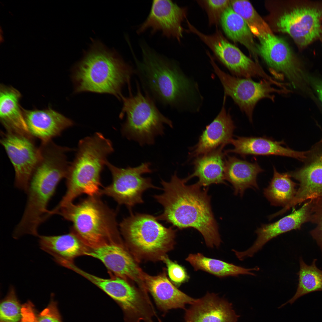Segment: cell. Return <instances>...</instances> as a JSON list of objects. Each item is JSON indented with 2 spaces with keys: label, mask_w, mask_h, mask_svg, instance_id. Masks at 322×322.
Instances as JSON below:
<instances>
[{
  "label": "cell",
  "mask_w": 322,
  "mask_h": 322,
  "mask_svg": "<svg viewBox=\"0 0 322 322\" xmlns=\"http://www.w3.org/2000/svg\"><path fill=\"white\" fill-rule=\"evenodd\" d=\"M134 74L135 69L116 52L95 41L73 69L74 93L109 94L121 100L122 89L126 84L131 87V79Z\"/></svg>",
  "instance_id": "7a4b0ae2"
},
{
  "label": "cell",
  "mask_w": 322,
  "mask_h": 322,
  "mask_svg": "<svg viewBox=\"0 0 322 322\" xmlns=\"http://www.w3.org/2000/svg\"><path fill=\"white\" fill-rule=\"evenodd\" d=\"M208 15L209 24L217 26L224 12L231 7L230 0H206L199 1Z\"/></svg>",
  "instance_id": "e575fe53"
},
{
  "label": "cell",
  "mask_w": 322,
  "mask_h": 322,
  "mask_svg": "<svg viewBox=\"0 0 322 322\" xmlns=\"http://www.w3.org/2000/svg\"><path fill=\"white\" fill-rule=\"evenodd\" d=\"M258 39V55L271 70L283 74L294 87H301L303 72L287 43L273 34H266Z\"/></svg>",
  "instance_id": "5bb4252c"
},
{
  "label": "cell",
  "mask_w": 322,
  "mask_h": 322,
  "mask_svg": "<svg viewBox=\"0 0 322 322\" xmlns=\"http://www.w3.org/2000/svg\"><path fill=\"white\" fill-rule=\"evenodd\" d=\"M161 261L165 264L170 279L176 286H179L188 281L189 276L182 266L172 261L167 255L162 257Z\"/></svg>",
  "instance_id": "8d00e7d4"
},
{
  "label": "cell",
  "mask_w": 322,
  "mask_h": 322,
  "mask_svg": "<svg viewBox=\"0 0 322 322\" xmlns=\"http://www.w3.org/2000/svg\"><path fill=\"white\" fill-rule=\"evenodd\" d=\"M309 221L316 225L310 233L322 251V195L312 199Z\"/></svg>",
  "instance_id": "d590c367"
},
{
  "label": "cell",
  "mask_w": 322,
  "mask_h": 322,
  "mask_svg": "<svg viewBox=\"0 0 322 322\" xmlns=\"http://www.w3.org/2000/svg\"><path fill=\"white\" fill-rule=\"evenodd\" d=\"M287 172L281 173L273 167V176L268 186L264 189L265 197L271 205L287 207L295 195L296 184Z\"/></svg>",
  "instance_id": "4dcf8cb0"
},
{
  "label": "cell",
  "mask_w": 322,
  "mask_h": 322,
  "mask_svg": "<svg viewBox=\"0 0 322 322\" xmlns=\"http://www.w3.org/2000/svg\"><path fill=\"white\" fill-rule=\"evenodd\" d=\"M317 259L313 260L310 265L306 264L301 257L300 270L298 273V283L293 297L280 307L287 303L292 304L298 299L306 294L317 291H322V270L316 265Z\"/></svg>",
  "instance_id": "1f68e13d"
},
{
  "label": "cell",
  "mask_w": 322,
  "mask_h": 322,
  "mask_svg": "<svg viewBox=\"0 0 322 322\" xmlns=\"http://www.w3.org/2000/svg\"><path fill=\"white\" fill-rule=\"evenodd\" d=\"M311 83L322 102V81L316 79L311 80Z\"/></svg>",
  "instance_id": "ab89813d"
},
{
  "label": "cell",
  "mask_w": 322,
  "mask_h": 322,
  "mask_svg": "<svg viewBox=\"0 0 322 322\" xmlns=\"http://www.w3.org/2000/svg\"><path fill=\"white\" fill-rule=\"evenodd\" d=\"M264 171L256 162H249L234 156H228L225 159V179L232 185L234 194L241 197L247 188L259 189L257 177Z\"/></svg>",
  "instance_id": "4316f807"
},
{
  "label": "cell",
  "mask_w": 322,
  "mask_h": 322,
  "mask_svg": "<svg viewBox=\"0 0 322 322\" xmlns=\"http://www.w3.org/2000/svg\"><path fill=\"white\" fill-rule=\"evenodd\" d=\"M22 308L14 287L11 286L7 295L0 304V322H20L22 318Z\"/></svg>",
  "instance_id": "836d02e7"
},
{
  "label": "cell",
  "mask_w": 322,
  "mask_h": 322,
  "mask_svg": "<svg viewBox=\"0 0 322 322\" xmlns=\"http://www.w3.org/2000/svg\"><path fill=\"white\" fill-rule=\"evenodd\" d=\"M303 162L301 167L287 172L291 177L300 184L290 204L291 207L322 195V136L319 141L306 151Z\"/></svg>",
  "instance_id": "e0dca14e"
},
{
  "label": "cell",
  "mask_w": 322,
  "mask_h": 322,
  "mask_svg": "<svg viewBox=\"0 0 322 322\" xmlns=\"http://www.w3.org/2000/svg\"><path fill=\"white\" fill-rule=\"evenodd\" d=\"M0 142L13 166L15 187L26 192L33 172L40 158L33 137L2 132Z\"/></svg>",
  "instance_id": "7c38bea8"
},
{
  "label": "cell",
  "mask_w": 322,
  "mask_h": 322,
  "mask_svg": "<svg viewBox=\"0 0 322 322\" xmlns=\"http://www.w3.org/2000/svg\"><path fill=\"white\" fill-rule=\"evenodd\" d=\"M312 199L305 203L301 208L275 222L262 224L255 231L257 238L253 245L247 250L239 252V258L243 260L252 257L269 241L278 236L293 230L300 229L304 223L309 221Z\"/></svg>",
  "instance_id": "d6986e66"
},
{
  "label": "cell",
  "mask_w": 322,
  "mask_h": 322,
  "mask_svg": "<svg viewBox=\"0 0 322 322\" xmlns=\"http://www.w3.org/2000/svg\"><path fill=\"white\" fill-rule=\"evenodd\" d=\"M190 304L185 322H237L239 317L231 303L213 293L208 292Z\"/></svg>",
  "instance_id": "ffe728a7"
},
{
  "label": "cell",
  "mask_w": 322,
  "mask_h": 322,
  "mask_svg": "<svg viewBox=\"0 0 322 322\" xmlns=\"http://www.w3.org/2000/svg\"><path fill=\"white\" fill-rule=\"evenodd\" d=\"M187 15L186 8L171 0H154L148 15L137 32L140 34L150 29L152 34L159 31L162 36L175 38L180 42L184 31L182 24L187 19Z\"/></svg>",
  "instance_id": "2e32d148"
},
{
  "label": "cell",
  "mask_w": 322,
  "mask_h": 322,
  "mask_svg": "<svg viewBox=\"0 0 322 322\" xmlns=\"http://www.w3.org/2000/svg\"><path fill=\"white\" fill-rule=\"evenodd\" d=\"M37 322H62L56 303L52 301L37 317Z\"/></svg>",
  "instance_id": "74e56055"
},
{
  "label": "cell",
  "mask_w": 322,
  "mask_h": 322,
  "mask_svg": "<svg viewBox=\"0 0 322 322\" xmlns=\"http://www.w3.org/2000/svg\"><path fill=\"white\" fill-rule=\"evenodd\" d=\"M158 220L152 215L131 210L119 225L126 246L139 263L161 261L174 248L176 230Z\"/></svg>",
  "instance_id": "8992f818"
},
{
  "label": "cell",
  "mask_w": 322,
  "mask_h": 322,
  "mask_svg": "<svg viewBox=\"0 0 322 322\" xmlns=\"http://www.w3.org/2000/svg\"><path fill=\"white\" fill-rule=\"evenodd\" d=\"M187 22L188 31L198 36L216 58L237 77L251 78L259 75L261 71L259 64L230 43L218 28L212 35H206L197 30L188 20Z\"/></svg>",
  "instance_id": "4fadbf2b"
},
{
  "label": "cell",
  "mask_w": 322,
  "mask_h": 322,
  "mask_svg": "<svg viewBox=\"0 0 322 322\" xmlns=\"http://www.w3.org/2000/svg\"><path fill=\"white\" fill-rule=\"evenodd\" d=\"M322 12L315 8H295L280 16L277 27L279 31L288 34L299 45L305 46L322 36Z\"/></svg>",
  "instance_id": "ac0fdd59"
},
{
  "label": "cell",
  "mask_w": 322,
  "mask_h": 322,
  "mask_svg": "<svg viewBox=\"0 0 322 322\" xmlns=\"http://www.w3.org/2000/svg\"><path fill=\"white\" fill-rule=\"evenodd\" d=\"M64 172L51 163H41L35 169L26 193L27 199L21 218L15 227L13 237L18 239L30 235L38 236L41 225L53 216L48 209L58 184L65 178Z\"/></svg>",
  "instance_id": "52a82bcc"
},
{
  "label": "cell",
  "mask_w": 322,
  "mask_h": 322,
  "mask_svg": "<svg viewBox=\"0 0 322 322\" xmlns=\"http://www.w3.org/2000/svg\"><path fill=\"white\" fill-rule=\"evenodd\" d=\"M100 196H88L76 204H58L53 209L54 215H60L72 223L71 231L89 249L122 241L116 213L102 201Z\"/></svg>",
  "instance_id": "277c9868"
},
{
  "label": "cell",
  "mask_w": 322,
  "mask_h": 322,
  "mask_svg": "<svg viewBox=\"0 0 322 322\" xmlns=\"http://www.w3.org/2000/svg\"><path fill=\"white\" fill-rule=\"evenodd\" d=\"M220 23L227 36L233 41L244 46L258 62L257 45L253 35L243 18L230 7L223 13Z\"/></svg>",
  "instance_id": "f1b7e54d"
},
{
  "label": "cell",
  "mask_w": 322,
  "mask_h": 322,
  "mask_svg": "<svg viewBox=\"0 0 322 322\" xmlns=\"http://www.w3.org/2000/svg\"><path fill=\"white\" fill-rule=\"evenodd\" d=\"M106 165L112 174V182L100 190V195L112 197L119 204L126 205L130 211L135 205L143 203L142 195L145 191L151 188L159 189L153 184L150 178L142 176L152 172L149 162L126 168H118L108 161Z\"/></svg>",
  "instance_id": "30bf717a"
},
{
  "label": "cell",
  "mask_w": 322,
  "mask_h": 322,
  "mask_svg": "<svg viewBox=\"0 0 322 322\" xmlns=\"http://www.w3.org/2000/svg\"><path fill=\"white\" fill-rule=\"evenodd\" d=\"M222 146L206 154L196 157L193 162V172L185 179L186 182L194 177L198 178L197 182L202 187L212 184H226L225 168L226 154Z\"/></svg>",
  "instance_id": "83f0119b"
},
{
  "label": "cell",
  "mask_w": 322,
  "mask_h": 322,
  "mask_svg": "<svg viewBox=\"0 0 322 322\" xmlns=\"http://www.w3.org/2000/svg\"><path fill=\"white\" fill-rule=\"evenodd\" d=\"M33 306L28 302L22 306V318L20 322H37Z\"/></svg>",
  "instance_id": "f35d334b"
},
{
  "label": "cell",
  "mask_w": 322,
  "mask_h": 322,
  "mask_svg": "<svg viewBox=\"0 0 322 322\" xmlns=\"http://www.w3.org/2000/svg\"><path fill=\"white\" fill-rule=\"evenodd\" d=\"M40 248L51 255L54 260L63 266L81 255L89 249L73 232L57 236H39Z\"/></svg>",
  "instance_id": "d4e9b609"
},
{
  "label": "cell",
  "mask_w": 322,
  "mask_h": 322,
  "mask_svg": "<svg viewBox=\"0 0 322 322\" xmlns=\"http://www.w3.org/2000/svg\"><path fill=\"white\" fill-rule=\"evenodd\" d=\"M230 143L233 148L225 151L229 153L238 154L245 157L249 155H276L292 157L303 162L305 158L306 151H298L284 146L285 143L266 137H237L232 139Z\"/></svg>",
  "instance_id": "7402d4cb"
},
{
  "label": "cell",
  "mask_w": 322,
  "mask_h": 322,
  "mask_svg": "<svg viewBox=\"0 0 322 322\" xmlns=\"http://www.w3.org/2000/svg\"><path fill=\"white\" fill-rule=\"evenodd\" d=\"M165 269L155 276L145 272L143 282L148 292L154 300L157 308L164 313L178 308L185 309L187 304H191L195 300L183 292L168 278Z\"/></svg>",
  "instance_id": "603a6c76"
},
{
  "label": "cell",
  "mask_w": 322,
  "mask_h": 322,
  "mask_svg": "<svg viewBox=\"0 0 322 322\" xmlns=\"http://www.w3.org/2000/svg\"><path fill=\"white\" fill-rule=\"evenodd\" d=\"M236 126L224 105L210 124L206 127L197 144L190 153L191 157H197L230 143Z\"/></svg>",
  "instance_id": "cb8c5ba5"
},
{
  "label": "cell",
  "mask_w": 322,
  "mask_h": 322,
  "mask_svg": "<svg viewBox=\"0 0 322 322\" xmlns=\"http://www.w3.org/2000/svg\"><path fill=\"white\" fill-rule=\"evenodd\" d=\"M21 109L30 134L42 143L52 140L74 124L72 120L50 107L41 110L21 107Z\"/></svg>",
  "instance_id": "44dd1931"
},
{
  "label": "cell",
  "mask_w": 322,
  "mask_h": 322,
  "mask_svg": "<svg viewBox=\"0 0 322 322\" xmlns=\"http://www.w3.org/2000/svg\"><path fill=\"white\" fill-rule=\"evenodd\" d=\"M21 97L20 93L17 89L11 86L1 84V122L7 131L32 137L29 132L21 107L19 104Z\"/></svg>",
  "instance_id": "484cf974"
},
{
  "label": "cell",
  "mask_w": 322,
  "mask_h": 322,
  "mask_svg": "<svg viewBox=\"0 0 322 322\" xmlns=\"http://www.w3.org/2000/svg\"><path fill=\"white\" fill-rule=\"evenodd\" d=\"M89 280L118 304L125 322H154L153 318H159L146 290L116 276L104 278L91 275Z\"/></svg>",
  "instance_id": "9c48e42d"
},
{
  "label": "cell",
  "mask_w": 322,
  "mask_h": 322,
  "mask_svg": "<svg viewBox=\"0 0 322 322\" xmlns=\"http://www.w3.org/2000/svg\"><path fill=\"white\" fill-rule=\"evenodd\" d=\"M214 71L223 87L225 95L230 97L252 122L254 108L260 100L264 98L274 100L273 94H284L288 90L276 89L268 80L262 79L256 82L250 79L241 78L231 75L222 70L211 56L209 57Z\"/></svg>",
  "instance_id": "8fae6325"
},
{
  "label": "cell",
  "mask_w": 322,
  "mask_h": 322,
  "mask_svg": "<svg viewBox=\"0 0 322 322\" xmlns=\"http://www.w3.org/2000/svg\"><path fill=\"white\" fill-rule=\"evenodd\" d=\"M196 270H202L219 277L240 275L255 276L252 272L259 270L258 267L246 268L217 259L209 258L201 253L190 254L185 259Z\"/></svg>",
  "instance_id": "f546056e"
},
{
  "label": "cell",
  "mask_w": 322,
  "mask_h": 322,
  "mask_svg": "<svg viewBox=\"0 0 322 322\" xmlns=\"http://www.w3.org/2000/svg\"><path fill=\"white\" fill-rule=\"evenodd\" d=\"M141 60L131 49L138 76L145 93L154 101L171 108L178 106L190 87L189 82L175 63L151 48L144 41L140 44Z\"/></svg>",
  "instance_id": "3957f363"
},
{
  "label": "cell",
  "mask_w": 322,
  "mask_h": 322,
  "mask_svg": "<svg viewBox=\"0 0 322 322\" xmlns=\"http://www.w3.org/2000/svg\"><path fill=\"white\" fill-rule=\"evenodd\" d=\"M186 182L176 172L169 181L161 179L163 193L154 197L162 206L163 211L156 217L180 229L193 228L202 235L208 247H218L222 241L208 188H202L197 182L190 185Z\"/></svg>",
  "instance_id": "6da1fadb"
},
{
  "label": "cell",
  "mask_w": 322,
  "mask_h": 322,
  "mask_svg": "<svg viewBox=\"0 0 322 322\" xmlns=\"http://www.w3.org/2000/svg\"><path fill=\"white\" fill-rule=\"evenodd\" d=\"M85 255L99 260L116 276L145 289L144 272L123 242L107 243L89 249Z\"/></svg>",
  "instance_id": "9a60e30c"
},
{
  "label": "cell",
  "mask_w": 322,
  "mask_h": 322,
  "mask_svg": "<svg viewBox=\"0 0 322 322\" xmlns=\"http://www.w3.org/2000/svg\"><path fill=\"white\" fill-rule=\"evenodd\" d=\"M113 151L111 142L100 133L80 141L75 157L66 177V190L60 204L73 202L82 194L100 195V175Z\"/></svg>",
  "instance_id": "5b68a950"
},
{
  "label": "cell",
  "mask_w": 322,
  "mask_h": 322,
  "mask_svg": "<svg viewBox=\"0 0 322 322\" xmlns=\"http://www.w3.org/2000/svg\"><path fill=\"white\" fill-rule=\"evenodd\" d=\"M231 7L244 20L253 35L258 38L273 34L269 26L256 12L251 3L246 0H230Z\"/></svg>",
  "instance_id": "d6a6232c"
},
{
  "label": "cell",
  "mask_w": 322,
  "mask_h": 322,
  "mask_svg": "<svg viewBox=\"0 0 322 322\" xmlns=\"http://www.w3.org/2000/svg\"><path fill=\"white\" fill-rule=\"evenodd\" d=\"M137 89L135 95L131 90L128 97H121L123 106L120 116H126L122 133L141 145L152 144L156 136L164 134V125L172 127V123L160 112L151 97L142 93L137 82Z\"/></svg>",
  "instance_id": "ba28073f"
}]
</instances>
